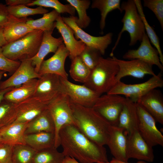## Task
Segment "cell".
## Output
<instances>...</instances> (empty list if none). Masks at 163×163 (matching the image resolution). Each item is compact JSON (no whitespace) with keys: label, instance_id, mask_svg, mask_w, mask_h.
Segmentation results:
<instances>
[{"label":"cell","instance_id":"obj_1","mask_svg":"<svg viewBox=\"0 0 163 163\" xmlns=\"http://www.w3.org/2000/svg\"><path fill=\"white\" fill-rule=\"evenodd\" d=\"M59 137L65 157L73 158L79 163L108 161L104 146L88 139L74 124L63 126L59 130Z\"/></svg>","mask_w":163,"mask_h":163},{"label":"cell","instance_id":"obj_2","mask_svg":"<svg viewBox=\"0 0 163 163\" xmlns=\"http://www.w3.org/2000/svg\"><path fill=\"white\" fill-rule=\"evenodd\" d=\"M71 102L75 126L91 140L107 145L111 125L92 108Z\"/></svg>","mask_w":163,"mask_h":163},{"label":"cell","instance_id":"obj_3","mask_svg":"<svg viewBox=\"0 0 163 163\" xmlns=\"http://www.w3.org/2000/svg\"><path fill=\"white\" fill-rule=\"evenodd\" d=\"M119 70V66L112 57L104 58L101 56L83 85L101 94L107 93L117 83L116 78Z\"/></svg>","mask_w":163,"mask_h":163},{"label":"cell","instance_id":"obj_4","mask_svg":"<svg viewBox=\"0 0 163 163\" xmlns=\"http://www.w3.org/2000/svg\"><path fill=\"white\" fill-rule=\"evenodd\" d=\"M43 33V31L34 30L16 41L7 43L2 47L3 54L14 61L31 59L38 51Z\"/></svg>","mask_w":163,"mask_h":163},{"label":"cell","instance_id":"obj_5","mask_svg":"<svg viewBox=\"0 0 163 163\" xmlns=\"http://www.w3.org/2000/svg\"><path fill=\"white\" fill-rule=\"evenodd\" d=\"M122 11L124 14L121 20L123 23V27L118 35L116 41L110 56H113V52L118 45L122 35L124 31L129 33L130 41V46L135 45L139 41L141 42L144 34L145 33L143 23L137 9L134 0L124 1L121 4Z\"/></svg>","mask_w":163,"mask_h":163},{"label":"cell","instance_id":"obj_6","mask_svg":"<svg viewBox=\"0 0 163 163\" xmlns=\"http://www.w3.org/2000/svg\"><path fill=\"white\" fill-rule=\"evenodd\" d=\"M49 110L55 126L54 147L60 145L59 132L64 125L72 124L75 125V119L69 97L61 93L47 104Z\"/></svg>","mask_w":163,"mask_h":163},{"label":"cell","instance_id":"obj_7","mask_svg":"<svg viewBox=\"0 0 163 163\" xmlns=\"http://www.w3.org/2000/svg\"><path fill=\"white\" fill-rule=\"evenodd\" d=\"M163 86L162 73L160 72L146 81L138 84H127L121 81L117 82L107 93L124 95L136 103L142 96L149 91Z\"/></svg>","mask_w":163,"mask_h":163},{"label":"cell","instance_id":"obj_8","mask_svg":"<svg viewBox=\"0 0 163 163\" xmlns=\"http://www.w3.org/2000/svg\"><path fill=\"white\" fill-rule=\"evenodd\" d=\"M126 100L121 95L106 93L98 98L92 108L111 126H117Z\"/></svg>","mask_w":163,"mask_h":163},{"label":"cell","instance_id":"obj_9","mask_svg":"<svg viewBox=\"0 0 163 163\" xmlns=\"http://www.w3.org/2000/svg\"><path fill=\"white\" fill-rule=\"evenodd\" d=\"M137 129L141 136L150 146H163V136L158 129L154 117L139 104L136 103Z\"/></svg>","mask_w":163,"mask_h":163},{"label":"cell","instance_id":"obj_10","mask_svg":"<svg viewBox=\"0 0 163 163\" xmlns=\"http://www.w3.org/2000/svg\"><path fill=\"white\" fill-rule=\"evenodd\" d=\"M62 93L66 94L70 101L84 107L92 108L98 98L102 94L84 85L74 84L60 77Z\"/></svg>","mask_w":163,"mask_h":163},{"label":"cell","instance_id":"obj_11","mask_svg":"<svg viewBox=\"0 0 163 163\" xmlns=\"http://www.w3.org/2000/svg\"><path fill=\"white\" fill-rule=\"evenodd\" d=\"M62 18L64 22L73 31L76 39H80L86 46L98 50L101 55L104 54L106 49L112 43L113 35L112 33H108L102 36H92L77 25L76 20L77 17L71 15L69 17Z\"/></svg>","mask_w":163,"mask_h":163},{"label":"cell","instance_id":"obj_12","mask_svg":"<svg viewBox=\"0 0 163 163\" xmlns=\"http://www.w3.org/2000/svg\"><path fill=\"white\" fill-rule=\"evenodd\" d=\"M62 93L60 77L52 74L40 76L33 97L48 104Z\"/></svg>","mask_w":163,"mask_h":163},{"label":"cell","instance_id":"obj_13","mask_svg":"<svg viewBox=\"0 0 163 163\" xmlns=\"http://www.w3.org/2000/svg\"><path fill=\"white\" fill-rule=\"evenodd\" d=\"M127 153L129 159L133 158L150 162L154 160L152 147L142 138L137 129L127 135Z\"/></svg>","mask_w":163,"mask_h":163},{"label":"cell","instance_id":"obj_14","mask_svg":"<svg viewBox=\"0 0 163 163\" xmlns=\"http://www.w3.org/2000/svg\"><path fill=\"white\" fill-rule=\"evenodd\" d=\"M124 59L129 60L137 59L153 66H156L163 71V66L159 59L158 53L155 48L152 46L146 33L143 35L140 45L137 49L129 50L123 55Z\"/></svg>","mask_w":163,"mask_h":163},{"label":"cell","instance_id":"obj_15","mask_svg":"<svg viewBox=\"0 0 163 163\" xmlns=\"http://www.w3.org/2000/svg\"><path fill=\"white\" fill-rule=\"evenodd\" d=\"M112 57L119 67L116 78V82L127 76L141 78L147 75L152 76L156 75L153 70L152 66L142 60L137 59L125 60L118 59L113 56Z\"/></svg>","mask_w":163,"mask_h":163},{"label":"cell","instance_id":"obj_16","mask_svg":"<svg viewBox=\"0 0 163 163\" xmlns=\"http://www.w3.org/2000/svg\"><path fill=\"white\" fill-rule=\"evenodd\" d=\"M69 55V51L64 44H62L51 57L43 61L38 73L40 76L46 74H54L68 79V74L65 69V63Z\"/></svg>","mask_w":163,"mask_h":163},{"label":"cell","instance_id":"obj_17","mask_svg":"<svg viewBox=\"0 0 163 163\" xmlns=\"http://www.w3.org/2000/svg\"><path fill=\"white\" fill-rule=\"evenodd\" d=\"M40 77L35 69L31 59L21 61L20 65L13 74L6 80L0 82V90L18 87L34 79Z\"/></svg>","mask_w":163,"mask_h":163},{"label":"cell","instance_id":"obj_18","mask_svg":"<svg viewBox=\"0 0 163 163\" xmlns=\"http://www.w3.org/2000/svg\"><path fill=\"white\" fill-rule=\"evenodd\" d=\"M127 135L122 128L111 126L107 145L115 159L128 162Z\"/></svg>","mask_w":163,"mask_h":163},{"label":"cell","instance_id":"obj_19","mask_svg":"<svg viewBox=\"0 0 163 163\" xmlns=\"http://www.w3.org/2000/svg\"><path fill=\"white\" fill-rule=\"evenodd\" d=\"M17 114L13 123H28L47 109V104L33 97L14 104Z\"/></svg>","mask_w":163,"mask_h":163},{"label":"cell","instance_id":"obj_20","mask_svg":"<svg viewBox=\"0 0 163 163\" xmlns=\"http://www.w3.org/2000/svg\"><path fill=\"white\" fill-rule=\"evenodd\" d=\"M55 27L61 34L64 45L69 53V57L72 60L80 55L86 45L80 40L74 37L72 30L63 21L60 14L56 19Z\"/></svg>","mask_w":163,"mask_h":163},{"label":"cell","instance_id":"obj_21","mask_svg":"<svg viewBox=\"0 0 163 163\" xmlns=\"http://www.w3.org/2000/svg\"><path fill=\"white\" fill-rule=\"evenodd\" d=\"M136 103L142 106L156 121L163 124V98L160 91L155 88L149 91Z\"/></svg>","mask_w":163,"mask_h":163},{"label":"cell","instance_id":"obj_22","mask_svg":"<svg viewBox=\"0 0 163 163\" xmlns=\"http://www.w3.org/2000/svg\"><path fill=\"white\" fill-rule=\"evenodd\" d=\"M29 18H18L9 14L3 28L4 38L7 43L16 41L33 31L26 22Z\"/></svg>","mask_w":163,"mask_h":163},{"label":"cell","instance_id":"obj_23","mask_svg":"<svg viewBox=\"0 0 163 163\" xmlns=\"http://www.w3.org/2000/svg\"><path fill=\"white\" fill-rule=\"evenodd\" d=\"M53 31L43 32L42 41L36 54L31 59L36 71L38 73L41 64L49 53H55L59 46L63 43L62 37L56 38L52 35Z\"/></svg>","mask_w":163,"mask_h":163},{"label":"cell","instance_id":"obj_24","mask_svg":"<svg viewBox=\"0 0 163 163\" xmlns=\"http://www.w3.org/2000/svg\"><path fill=\"white\" fill-rule=\"evenodd\" d=\"M138 116L136 103L128 98L120 114L117 126L123 129L129 134L137 129Z\"/></svg>","mask_w":163,"mask_h":163},{"label":"cell","instance_id":"obj_25","mask_svg":"<svg viewBox=\"0 0 163 163\" xmlns=\"http://www.w3.org/2000/svg\"><path fill=\"white\" fill-rule=\"evenodd\" d=\"M28 123H14L0 129L2 141L14 145H26L25 132Z\"/></svg>","mask_w":163,"mask_h":163},{"label":"cell","instance_id":"obj_26","mask_svg":"<svg viewBox=\"0 0 163 163\" xmlns=\"http://www.w3.org/2000/svg\"><path fill=\"white\" fill-rule=\"evenodd\" d=\"M38 79H34L13 88L5 94L4 99L16 104L32 97Z\"/></svg>","mask_w":163,"mask_h":163},{"label":"cell","instance_id":"obj_27","mask_svg":"<svg viewBox=\"0 0 163 163\" xmlns=\"http://www.w3.org/2000/svg\"><path fill=\"white\" fill-rule=\"evenodd\" d=\"M55 126L48 109L28 123L25 135L40 132L54 133Z\"/></svg>","mask_w":163,"mask_h":163},{"label":"cell","instance_id":"obj_28","mask_svg":"<svg viewBox=\"0 0 163 163\" xmlns=\"http://www.w3.org/2000/svg\"><path fill=\"white\" fill-rule=\"evenodd\" d=\"M26 144L36 151L54 147V133L40 132L25 135Z\"/></svg>","mask_w":163,"mask_h":163},{"label":"cell","instance_id":"obj_29","mask_svg":"<svg viewBox=\"0 0 163 163\" xmlns=\"http://www.w3.org/2000/svg\"><path fill=\"white\" fill-rule=\"evenodd\" d=\"M120 0H93L92 1L91 7L92 8H97L100 12L101 19L100 22V28L101 34L103 33V30L106 25V20L108 14L116 9L118 10L120 13L122 11L121 8Z\"/></svg>","mask_w":163,"mask_h":163},{"label":"cell","instance_id":"obj_30","mask_svg":"<svg viewBox=\"0 0 163 163\" xmlns=\"http://www.w3.org/2000/svg\"><path fill=\"white\" fill-rule=\"evenodd\" d=\"M60 14L54 9L52 11L44 14L41 18L34 20L29 18L26 23L34 30L44 31H53L55 27V22Z\"/></svg>","mask_w":163,"mask_h":163},{"label":"cell","instance_id":"obj_31","mask_svg":"<svg viewBox=\"0 0 163 163\" xmlns=\"http://www.w3.org/2000/svg\"><path fill=\"white\" fill-rule=\"evenodd\" d=\"M138 11L143 23L145 31L150 42L157 50L160 62L163 65V55L161 48L159 38L153 28L149 24L144 12L141 2L140 0H134Z\"/></svg>","mask_w":163,"mask_h":163},{"label":"cell","instance_id":"obj_32","mask_svg":"<svg viewBox=\"0 0 163 163\" xmlns=\"http://www.w3.org/2000/svg\"><path fill=\"white\" fill-rule=\"evenodd\" d=\"M73 6L78 13V17L76 20L77 25L81 28L85 29L89 25L91 19L86 11L89 7L91 1L89 0H66Z\"/></svg>","mask_w":163,"mask_h":163},{"label":"cell","instance_id":"obj_33","mask_svg":"<svg viewBox=\"0 0 163 163\" xmlns=\"http://www.w3.org/2000/svg\"><path fill=\"white\" fill-rule=\"evenodd\" d=\"M69 72L75 81L84 84L87 81L91 70L83 62L79 56L71 60Z\"/></svg>","mask_w":163,"mask_h":163},{"label":"cell","instance_id":"obj_34","mask_svg":"<svg viewBox=\"0 0 163 163\" xmlns=\"http://www.w3.org/2000/svg\"><path fill=\"white\" fill-rule=\"evenodd\" d=\"M65 156L55 147L37 151L32 163H63Z\"/></svg>","mask_w":163,"mask_h":163},{"label":"cell","instance_id":"obj_35","mask_svg":"<svg viewBox=\"0 0 163 163\" xmlns=\"http://www.w3.org/2000/svg\"><path fill=\"white\" fill-rule=\"evenodd\" d=\"M37 151L27 145H14L13 163H32Z\"/></svg>","mask_w":163,"mask_h":163},{"label":"cell","instance_id":"obj_36","mask_svg":"<svg viewBox=\"0 0 163 163\" xmlns=\"http://www.w3.org/2000/svg\"><path fill=\"white\" fill-rule=\"evenodd\" d=\"M37 5L43 7H50L54 9L59 14L67 13L71 16H74L75 10L69 4L64 5L58 0H35L27 6Z\"/></svg>","mask_w":163,"mask_h":163},{"label":"cell","instance_id":"obj_37","mask_svg":"<svg viewBox=\"0 0 163 163\" xmlns=\"http://www.w3.org/2000/svg\"><path fill=\"white\" fill-rule=\"evenodd\" d=\"M16 116L14 104L4 99L0 104V129L13 123Z\"/></svg>","mask_w":163,"mask_h":163},{"label":"cell","instance_id":"obj_38","mask_svg":"<svg viewBox=\"0 0 163 163\" xmlns=\"http://www.w3.org/2000/svg\"><path fill=\"white\" fill-rule=\"evenodd\" d=\"M25 5L7 6L10 15L18 18H24L30 15L44 14L48 12V10L43 7L38 6L35 8H31Z\"/></svg>","mask_w":163,"mask_h":163},{"label":"cell","instance_id":"obj_39","mask_svg":"<svg viewBox=\"0 0 163 163\" xmlns=\"http://www.w3.org/2000/svg\"><path fill=\"white\" fill-rule=\"evenodd\" d=\"M101 55L98 50L86 46L79 56L85 64L91 70L97 65Z\"/></svg>","mask_w":163,"mask_h":163},{"label":"cell","instance_id":"obj_40","mask_svg":"<svg viewBox=\"0 0 163 163\" xmlns=\"http://www.w3.org/2000/svg\"><path fill=\"white\" fill-rule=\"evenodd\" d=\"M143 6L153 12L163 30V0H144Z\"/></svg>","mask_w":163,"mask_h":163},{"label":"cell","instance_id":"obj_41","mask_svg":"<svg viewBox=\"0 0 163 163\" xmlns=\"http://www.w3.org/2000/svg\"><path fill=\"white\" fill-rule=\"evenodd\" d=\"M21 62L11 60L3 54L0 46V71L9 73L14 72L20 65Z\"/></svg>","mask_w":163,"mask_h":163},{"label":"cell","instance_id":"obj_42","mask_svg":"<svg viewBox=\"0 0 163 163\" xmlns=\"http://www.w3.org/2000/svg\"><path fill=\"white\" fill-rule=\"evenodd\" d=\"M14 145L2 141L0 142V163H13Z\"/></svg>","mask_w":163,"mask_h":163},{"label":"cell","instance_id":"obj_43","mask_svg":"<svg viewBox=\"0 0 163 163\" xmlns=\"http://www.w3.org/2000/svg\"><path fill=\"white\" fill-rule=\"evenodd\" d=\"M9 15L7 6L0 3V29L3 28L8 21Z\"/></svg>","mask_w":163,"mask_h":163},{"label":"cell","instance_id":"obj_44","mask_svg":"<svg viewBox=\"0 0 163 163\" xmlns=\"http://www.w3.org/2000/svg\"><path fill=\"white\" fill-rule=\"evenodd\" d=\"M32 0H6L7 6H16L20 5H27L31 3Z\"/></svg>","mask_w":163,"mask_h":163},{"label":"cell","instance_id":"obj_45","mask_svg":"<svg viewBox=\"0 0 163 163\" xmlns=\"http://www.w3.org/2000/svg\"><path fill=\"white\" fill-rule=\"evenodd\" d=\"M14 87H11L4 89L0 90V104L4 100L5 94Z\"/></svg>","mask_w":163,"mask_h":163},{"label":"cell","instance_id":"obj_46","mask_svg":"<svg viewBox=\"0 0 163 163\" xmlns=\"http://www.w3.org/2000/svg\"><path fill=\"white\" fill-rule=\"evenodd\" d=\"M7 43L4 36L3 28L0 29V46L2 47Z\"/></svg>","mask_w":163,"mask_h":163},{"label":"cell","instance_id":"obj_47","mask_svg":"<svg viewBox=\"0 0 163 163\" xmlns=\"http://www.w3.org/2000/svg\"><path fill=\"white\" fill-rule=\"evenodd\" d=\"M63 163H79L75 158L69 156L65 157Z\"/></svg>","mask_w":163,"mask_h":163},{"label":"cell","instance_id":"obj_48","mask_svg":"<svg viewBox=\"0 0 163 163\" xmlns=\"http://www.w3.org/2000/svg\"><path fill=\"white\" fill-rule=\"evenodd\" d=\"M111 163H129L128 162H124L117 160L114 158H113L110 161ZM137 163H148L147 162L143 161L140 160L137 162Z\"/></svg>","mask_w":163,"mask_h":163},{"label":"cell","instance_id":"obj_49","mask_svg":"<svg viewBox=\"0 0 163 163\" xmlns=\"http://www.w3.org/2000/svg\"><path fill=\"white\" fill-rule=\"evenodd\" d=\"M5 72L0 71V81L2 78Z\"/></svg>","mask_w":163,"mask_h":163},{"label":"cell","instance_id":"obj_50","mask_svg":"<svg viewBox=\"0 0 163 163\" xmlns=\"http://www.w3.org/2000/svg\"><path fill=\"white\" fill-rule=\"evenodd\" d=\"M98 163H111L110 162H109V161H107V162H99Z\"/></svg>","mask_w":163,"mask_h":163},{"label":"cell","instance_id":"obj_51","mask_svg":"<svg viewBox=\"0 0 163 163\" xmlns=\"http://www.w3.org/2000/svg\"><path fill=\"white\" fill-rule=\"evenodd\" d=\"M1 141H2V140H1V137H0V142Z\"/></svg>","mask_w":163,"mask_h":163}]
</instances>
